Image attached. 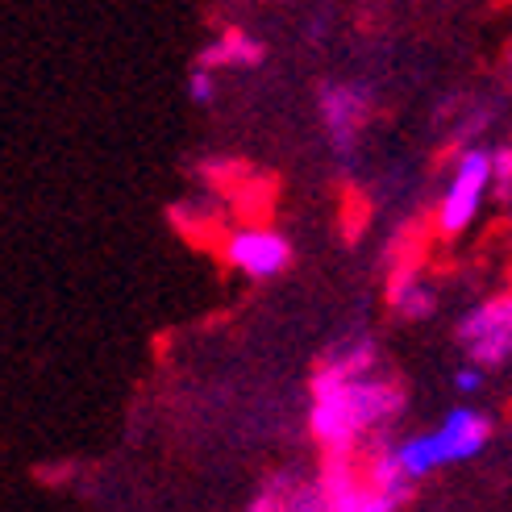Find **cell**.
<instances>
[{"instance_id": "cell-1", "label": "cell", "mask_w": 512, "mask_h": 512, "mask_svg": "<svg viewBox=\"0 0 512 512\" xmlns=\"http://www.w3.org/2000/svg\"><path fill=\"white\" fill-rule=\"evenodd\" d=\"M313 433L321 446L346 450L358 433L383 425L400 413V392L388 383H367V379H346L338 367H321L313 379Z\"/></svg>"}, {"instance_id": "cell-2", "label": "cell", "mask_w": 512, "mask_h": 512, "mask_svg": "<svg viewBox=\"0 0 512 512\" xmlns=\"http://www.w3.org/2000/svg\"><path fill=\"white\" fill-rule=\"evenodd\" d=\"M492 184V155H483V150H467L463 159H458V171H454V184L446 188V200H442V234L454 238L463 234L471 225V217L479 213V200H483V188Z\"/></svg>"}, {"instance_id": "cell-3", "label": "cell", "mask_w": 512, "mask_h": 512, "mask_svg": "<svg viewBox=\"0 0 512 512\" xmlns=\"http://www.w3.org/2000/svg\"><path fill=\"white\" fill-rule=\"evenodd\" d=\"M463 342L471 346L475 363L479 367H496L512 354V292L508 296H496L488 300L483 309H475L467 321H463Z\"/></svg>"}, {"instance_id": "cell-4", "label": "cell", "mask_w": 512, "mask_h": 512, "mask_svg": "<svg viewBox=\"0 0 512 512\" xmlns=\"http://www.w3.org/2000/svg\"><path fill=\"white\" fill-rule=\"evenodd\" d=\"M229 263L238 271L254 275V279H267V275H279L292 259V246L284 234H267V229H242V234L229 238L225 246Z\"/></svg>"}, {"instance_id": "cell-5", "label": "cell", "mask_w": 512, "mask_h": 512, "mask_svg": "<svg viewBox=\"0 0 512 512\" xmlns=\"http://www.w3.org/2000/svg\"><path fill=\"white\" fill-rule=\"evenodd\" d=\"M488 417L479 413H467V408H454V413L446 417V425L438 429V446H442V458L446 463H458V458H471L483 450V442H488Z\"/></svg>"}, {"instance_id": "cell-6", "label": "cell", "mask_w": 512, "mask_h": 512, "mask_svg": "<svg viewBox=\"0 0 512 512\" xmlns=\"http://www.w3.org/2000/svg\"><path fill=\"white\" fill-rule=\"evenodd\" d=\"M321 113L329 121V130H334V138L346 146L350 134L358 130V121H363V113H367V92L363 88H325Z\"/></svg>"}, {"instance_id": "cell-7", "label": "cell", "mask_w": 512, "mask_h": 512, "mask_svg": "<svg viewBox=\"0 0 512 512\" xmlns=\"http://www.w3.org/2000/svg\"><path fill=\"white\" fill-rule=\"evenodd\" d=\"M229 63H238V67L263 63V46L254 42L250 34H242V30H225L221 42L200 55V67H229Z\"/></svg>"}, {"instance_id": "cell-8", "label": "cell", "mask_w": 512, "mask_h": 512, "mask_svg": "<svg viewBox=\"0 0 512 512\" xmlns=\"http://www.w3.org/2000/svg\"><path fill=\"white\" fill-rule=\"evenodd\" d=\"M371 483H375V492H383L388 500H404V492H408V483H413V475L404 471L400 454H375V463H371Z\"/></svg>"}, {"instance_id": "cell-9", "label": "cell", "mask_w": 512, "mask_h": 512, "mask_svg": "<svg viewBox=\"0 0 512 512\" xmlns=\"http://www.w3.org/2000/svg\"><path fill=\"white\" fill-rule=\"evenodd\" d=\"M396 454H400L404 471L413 475V479H421V475H429L433 467H442V463H446V458H442V446H438V433H429V438H413V442H404Z\"/></svg>"}, {"instance_id": "cell-10", "label": "cell", "mask_w": 512, "mask_h": 512, "mask_svg": "<svg viewBox=\"0 0 512 512\" xmlns=\"http://www.w3.org/2000/svg\"><path fill=\"white\" fill-rule=\"evenodd\" d=\"M371 363H375V346H371V342H358V346H350L346 354H338L329 367H338L346 379H358Z\"/></svg>"}, {"instance_id": "cell-11", "label": "cell", "mask_w": 512, "mask_h": 512, "mask_svg": "<svg viewBox=\"0 0 512 512\" xmlns=\"http://www.w3.org/2000/svg\"><path fill=\"white\" fill-rule=\"evenodd\" d=\"M396 309H400L404 317H417V321H421V317L433 313V296H429L425 288H408V292L396 300Z\"/></svg>"}, {"instance_id": "cell-12", "label": "cell", "mask_w": 512, "mask_h": 512, "mask_svg": "<svg viewBox=\"0 0 512 512\" xmlns=\"http://www.w3.org/2000/svg\"><path fill=\"white\" fill-rule=\"evenodd\" d=\"M492 179H496L500 196L512 192V146H504V150H496V155H492Z\"/></svg>"}, {"instance_id": "cell-13", "label": "cell", "mask_w": 512, "mask_h": 512, "mask_svg": "<svg viewBox=\"0 0 512 512\" xmlns=\"http://www.w3.org/2000/svg\"><path fill=\"white\" fill-rule=\"evenodd\" d=\"M188 92H192V100H213V75H209V67H200V71L192 75Z\"/></svg>"}, {"instance_id": "cell-14", "label": "cell", "mask_w": 512, "mask_h": 512, "mask_svg": "<svg viewBox=\"0 0 512 512\" xmlns=\"http://www.w3.org/2000/svg\"><path fill=\"white\" fill-rule=\"evenodd\" d=\"M454 388H458V392H475V388H479V371H458V375H454Z\"/></svg>"}]
</instances>
